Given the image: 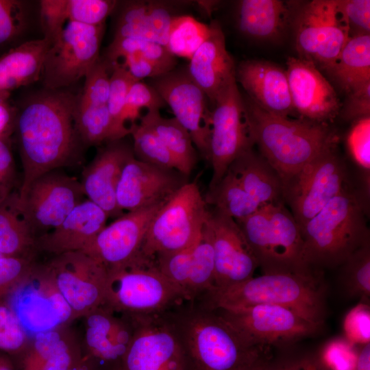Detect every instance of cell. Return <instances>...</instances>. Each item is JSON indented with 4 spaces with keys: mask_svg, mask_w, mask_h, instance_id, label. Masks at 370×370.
Here are the masks:
<instances>
[{
    "mask_svg": "<svg viewBox=\"0 0 370 370\" xmlns=\"http://www.w3.org/2000/svg\"><path fill=\"white\" fill-rule=\"evenodd\" d=\"M78 98L68 90L47 89L22 108L16 121L23 171L18 195L41 175L79 162L83 145L74 121Z\"/></svg>",
    "mask_w": 370,
    "mask_h": 370,
    "instance_id": "1",
    "label": "cell"
},
{
    "mask_svg": "<svg viewBox=\"0 0 370 370\" xmlns=\"http://www.w3.org/2000/svg\"><path fill=\"white\" fill-rule=\"evenodd\" d=\"M180 345L185 370H244L269 352L247 345L214 311L185 301L164 313Z\"/></svg>",
    "mask_w": 370,
    "mask_h": 370,
    "instance_id": "2",
    "label": "cell"
},
{
    "mask_svg": "<svg viewBox=\"0 0 370 370\" xmlns=\"http://www.w3.org/2000/svg\"><path fill=\"white\" fill-rule=\"evenodd\" d=\"M326 288L319 270L269 273L225 287H213L196 301L209 310L232 309L258 304L293 310L323 328L326 315Z\"/></svg>",
    "mask_w": 370,
    "mask_h": 370,
    "instance_id": "3",
    "label": "cell"
},
{
    "mask_svg": "<svg viewBox=\"0 0 370 370\" xmlns=\"http://www.w3.org/2000/svg\"><path fill=\"white\" fill-rule=\"evenodd\" d=\"M244 101L254 143L283 188L320 153L336 146L337 136L328 124L270 113L249 97Z\"/></svg>",
    "mask_w": 370,
    "mask_h": 370,
    "instance_id": "4",
    "label": "cell"
},
{
    "mask_svg": "<svg viewBox=\"0 0 370 370\" xmlns=\"http://www.w3.org/2000/svg\"><path fill=\"white\" fill-rule=\"evenodd\" d=\"M363 197L348 185L300 228L304 257L310 268L340 267L369 242Z\"/></svg>",
    "mask_w": 370,
    "mask_h": 370,
    "instance_id": "5",
    "label": "cell"
},
{
    "mask_svg": "<svg viewBox=\"0 0 370 370\" xmlns=\"http://www.w3.org/2000/svg\"><path fill=\"white\" fill-rule=\"evenodd\" d=\"M235 221L264 274L314 270L305 262L300 227L284 204L262 206Z\"/></svg>",
    "mask_w": 370,
    "mask_h": 370,
    "instance_id": "6",
    "label": "cell"
},
{
    "mask_svg": "<svg viewBox=\"0 0 370 370\" xmlns=\"http://www.w3.org/2000/svg\"><path fill=\"white\" fill-rule=\"evenodd\" d=\"M184 301L153 260L137 256L126 266L108 270L103 306L131 317L160 315Z\"/></svg>",
    "mask_w": 370,
    "mask_h": 370,
    "instance_id": "7",
    "label": "cell"
},
{
    "mask_svg": "<svg viewBox=\"0 0 370 370\" xmlns=\"http://www.w3.org/2000/svg\"><path fill=\"white\" fill-rule=\"evenodd\" d=\"M208 213L196 181L186 182L151 219L138 256L153 260L191 247L200 238Z\"/></svg>",
    "mask_w": 370,
    "mask_h": 370,
    "instance_id": "8",
    "label": "cell"
},
{
    "mask_svg": "<svg viewBox=\"0 0 370 370\" xmlns=\"http://www.w3.org/2000/svg\"><path fill=\"white\" fill-rule=\"evenodd\" d=\"M291 26L299 58L323 70L350 38L340 0L296 3Z\"/></svg>",
    "mask_w": 370,
    "mask_h": 370,
    "instance_id": "9",
    "label": "cell"
},
{
    "mask_svg": "<svg viewBox=\"0 0 370 370\" xmlns=\"http://www.w3.org/2000/svg\"><path fill=\"white\" fill-rule=\"evenodd\" d=\"M214 310L247 345L258 348L292 344L318 334L323 328L293 310L278 305Z\"/></svg>",
    "mask_w": 370,
    "mask_h": 370,
    "instance_id": "10",
    "label": "cell"
},
{
    "mask_svg": "<svg viewBox=\"0 0 370 370\" xmlns=\"http://www.w3.org/2000/svg\"><path fill=\"white\" fill-rule=\"evenodd\" d=\"M104 23L89 25L68 21L46 54L41 78L47 90L69 87L99 60Z\"/></svg>",
    "mask_w": 370,
    "mask_h": 370,
    "instance_id": "11",
    "label": "cell"
},
{
    "mask_svg": "<svg viewBox=\"0 0 370 370\" xmlns=\"http://www.w3.org/2000/svg\"><path fill=\"white\" fill-rule=\"evenodd\" d=\"M254 145L244 98L235 79L217 97L211 107L208 161L212 173L208 189L220 182L239 155Z\"/></svg>",
    "mask_w": 370,
    "mask_h": 370,
    "instance_id": "12",
    "label": "cell"
},
{
    "mask_svg": "<svg viewBox=\"0 0 370 370\" xmlns=\"http://www.w3.org/2000/svg\"><path fill=\"white\" fill-rule=\"evenodd\" d=\"M84 196L79 180L56 169L38 177L12 199L37 239L60 225Z\"/></svg>",
    "mask_w": 370,
    "mask_h": 370,
    "instance_id": "13",
    "label": "cell"
},
{
    "mask_svg": "<svg viewBox=\"0 0 370 370\" xmlns=\"http://www.w3.org/2000/svg\"><path fill=\"white\" fill-rule=\"evenodd\" d=\"M5 297L29 337L73 322L71 310L45 262H37Z\"/></svg>",
    "mask_w": 370,
    "mask_h": 370,
    "instance_id": "14",
    "label": "cell"
},
{
    "mask_svg": "<svg viewBox=\"0 0 370 370\" xmlns=\"http://www.w3.org/2000/svg\"><path fill=\"white\" fill-rule=\"evenodd\" d=\"M347 186L345 164L335 147L320 153L284 186V201L301 228Z\"/></svg>",
    "mask_w": 370,
    "mask_h": 370,
    "instance_id": "15",
    "label": "cell"
},
{
    "mask_svg": "<svg viewBox=\"0 0 370 370\" xmlns=\"http://www.w3.org/2000/svg\"><path fill=\"white\" fill-rule=\"evenodd\" d=\"M45 263L73 321L103 305L108 270L99 260L77 251L53 256Z\"/></svg>",
    "mask_w": 370,
    "mask_h": 370,
    "instance_id": "16",
    "label": "cell"
},
{
    "mask_svg": "<svg viewBox=\"0 0 370 370\" xmlns=\"http://www.w3.org/2000/svg\"><path fill=\"white\" fill-rule=\"evenodd\" d=\"M158 92L174 118L188 132L202 157L208 160L211 108L204 91L193 82L186 69H173L152 79Z\"/></svg>",
    "mask_w": 370,
    "mask_h": 370,
    "instance_id": "17",
    "label": "cell"
},
{
    "mask_svg": "<svg viewBox=\"0 0 370 370\" xmlns=\"http://www.w3.org/2000/svg\"><path fill=\"white\" fill-rule=\"evenodd\" d=\"M82 319V354L92 359L102 370H121L134 336V319L103 305Z\"/></svg>",
    "mask_w": 370,
    "mask_h": 370,
    "instance_id": "18",
    "label": "cell"
},
{
    "mask_svg": "<svg viewBox=\"0 0 370 370\" xmlns=\"http://www.w3.org/2000/svg\"><path fill=\"white\" fill-rule=\"evenodd\" d=\"M205 227L213 249L214 287H225L254 277L258 263L235 220L209 211Z\"/></svg>",
    "mask_w": 370,
    "mask_h": 370,
    "instance_id": "19",
    "label": "cell"
},
{
    "mask_svg": "<svg viewBox=\"0 0 370 370\" xmlns=\"http://www.w3.org/2000/svg\"><path fill=\"white\" fill-rule=\"evenodd\" d=\"M186 177L176 170L149 164L134 156L124 166L118 182L117 206L123 212H130L165 203L188 182Z\"/></svg>",
    "mask_w": 370,
    "mask_h": 370,
    "instance_id": "20",
    "label": "cell"
},
{
    "mask_svg": "<svg viewBox=\"0 0 370 370\" xmlns=\"http://www.w3.org/2000/svg\"><path fill=\"white\" fill-rule=\"evenodd\" d=\"M133 318L135 331L121 370H185L181 349L164 313Z\"/></svg>",
    "mask_w": 370,
    "mask_h": 370,
    "instance_id": "21",
    "label": "cell"
},
{
    "mask_svg": "<svg viewBox=\"0 0 370 370\" xmlns=\"http://www.w3.org/2000/svg\"><path fill=\"white\" fill-rule=\"evenodd\" d=\"M153 260L185 301L198 300L214 286L213 249L205 225L200 238L193 245L158 256Z\"/></svg>",
    "mask_w": 370,
    "mask_h": 370,
    "instance_id": "22",
    "label": "cell"
},
{
    "mask_svg": "<svg viewBox=\"0 0 370 370\" xmlns=\"http://www.w3.org/2000/svg\"><path fill=\"white\" fill-rule=\"evenodd\" d=\"M164 204L124 212L106 225L82 251L108 270L127 265L139 255L149 225Z\"/></svg>",
    "mask_w": 370,
    "mask_h": 370,
    "instance_id": "23",
    "label": "cell"
},
{
    "mask_svg": "<svg viewBox=\"0 0 370 370\" xmlns=\"http://www.w3.org/2000/svg\"><path fill=\"white\" fill-rule=\"evenodd\" d=\"M293 108L301 118L327 124L339 114L342 103L329 81L312 62L289 57L286 69Z\"/></svg>",
    "mask_w": 370,
    "mask_h": 370,
    "instance_id": "24",
    "label": "cell"
},
{
    "mask_svg": "<svg viewBox=\"0 0 370 370\" xmlns=\"http://www.w3.org/2000/svg\"><path fill=\"white\" fill-rule=\"evenodd\" d=\"M134 156L132 147L123 139L109 142L98 150L82 173L84 195L109 218L116 219L124 213L117 206L116 190L124 166Z\"/></svg>",
    "mask_w": 370,
    "mask_h": 370,
    "instance_id": "25",
    "label": "cell"
},
{
    "mask_svg": "<svg viewBox=\"0 0 370 370\" xmlns=\"http://www.w3.org/2000/svg\"><path fill=\"white\" fill-rule=\"evenodd\" d=\"M82 356L79 336L65 325L32 336L11 358L16 370H71Z\"/></svg>",
    "mask_w": 370,
    "mask_h": 370,
    "instance_id": "26",
    "label": "cell"
},
{
    "mask_svg": "<svg viewBox=\"0 0 370 370\" xmlns=\"http://www.w3.org/2000/svg\"><path fill=\"white\" fill-rule=\"evenodd\" d=\"M236 79L263 110L284 116L296 114L286 70L279 66L265 60H245L236 69Z\"/></svg>",
    "mask_w": 370,
    "mask_h": 370,
    "instance_id": "27",
    "label": "cell"
},
{
    "mask_svg": "<svg viewBox=\"0 0 370 370\" xmlns=\"http://www.w3.org/2000/svg\"><path fill=\"white\" fill-rule=\"evenodd\" d=\"M107 213L88 199L76 206L51 231L36 239L38 251L52 256L84 251L107 225Z\"/></svg>",
    "mask_w": 370,
    "mask_h": 370,
    "instance_id": "28",
    "label": "cell"
},
{
    "mask_svg": "<svg viewBox=\"0 0 370 370\" xmlns=\"http://www.w3.org/2000/svg\"><path fill=\"white\" fill-rule=\"evenodd\" d=\"M210 25L209 36L189 60L186 70L206 95L211 108L217 97L236 79V66L226 49L221 25L217 21Z\"/></svg>",
    "mask_w": 370,
    "mask_h": 370,
    "instance_id": "29",
    "label": "cell"
},
{
    "mask_svg": "<svg viewBox=\"0 0 370 370\" xmlns=\"http://www.w3.org/2000/svg\"><path fill=\"white\" fill-rule=\"evenodd\" d=\"M297 2L279 0H243L238 3L237 23L246 37L280 42L292 24Z\"/></svg>",
    "mask_w": 370,
    "mask_h": 370,
    "instance_id": "30",
    "label": "cell"
},
{
    "mask_svg": "<svg viewBox=\"0 0 370 370\" xmlns=\"http://www.w3.org/2000/svg\"><path fill=\"white\" fill-rule=\"evenodd\" d=\"M175 16L163 3L129 2L120 13L114 38H141L166 47Z\"/></svg>",
    "mask_w": 370,
    "mask_h": 370,
    "instance_id": "31",
    "label": "cell"
},
{
    "mask_svg": "<svg viewBox=\"0 0 370 370\" xmlns=\"http://www.w3.org/2000/svg\"><path fill=\"white\" fill-rule=\"evenodd\" d=\"M247 193L260 207L284 204L282 182L271 164L253 148L239 155L230 164Z\"/></svg>",
    "mask_w": 370,
    "mask_h": 370,
    "instance_id": "32",
    "label": "cell"
},
{
    "mask_svg": "<svg viewBox=\"0 0 370 370\" xmlns=\"http://www.w3.org/2000/svg\"><path fill=\"white\" fill-rule=\"evenodd\" d=\"M51 42L42 38L29 40L0 57V100L16 88L38 81Z\"/></svg>",
    "mask_w": 370,
    "mask_h": 370,
    "instance_id": "33",
    "label": "cell"
},
{
    "mask_svg": "<svg viewBox=\"0 0 370 370\" xmlns=\"http://www.w3.org/2000/svg\"><path fill=\"white\" fill-rule=\"evenodd\" d=\"M323 71L346 95L370 84V34L350 38Z\"/></svg>",
    "mask_w": 370,
    "mask_h": 370,
    "instance_id": "34",
    "label": "cell"
},
{
    "mask_svg": "<svg viewBox=\"0 0 370 370\" xmlns=\"http://www.w3.org/2000/svg\"><path fill=\"white\" fill-rule=\"evenodd\" d=\"M139 119L156 133L177 161L180 172L188 177L197 162L188 132L174 117H162L160 110H148Z\"/></svg>",
    "mask_w": 370,
    "mask_h": 370,
    "instance_id": "35",
    "label": "cell"
},
{
    "mask_svg": "<svg viewBox=\"0 0 370 370\" xmlns=\"http://www.w3.org/2000/svg\"><path fill=\"white\" fill-rule=\"evenodd\" d=\"M38 252L35 236L10 197L0 204V255L36 258Z\"/></svg>",
    "mask_w": 370,
    "mask_h": 370,
    "instance_id": "36",
    "label": "cell"
},
{
    "mask_svg": "<svg viewBox=\"0 0 370 370\" xmlns=\"http://www.w3.org/2000/svg\"><path fill=\"white\" fill-rule=\"evenodd\" d=\"M204 199L214 210L235 221L249 217L260 208L230 170L216 186L208 189Z\"/></svg>",
    "mask_w": 370,
    "mask_h": 370,
    "instance_id": "37",
    "label": "cell"
},
{
    "mask_svg": "<svg viewBox=\"0 0 370 370\" xmlns=\"http://www.w3.org/2000/svg\"><path fill=\"white\" fill-rule=\"evenodd\" d=\"M74 121L77 133L84 146H97L120 140L107 105L85 104L77 101Z\"/></svg>",
    "mask_w": 370,
    "mask_h": 370,
    "instance_id": "38",
    "label": "cell"
},
{
    "mask_svg": "<svg viewBox=\"0 0 370 370\" xmlns=\"http://www.w3.org/2000/svg\"><path fill=\"white\" fill-rule=\"evenodd\" d=\"M210 25L190 15H176L171 23L166 49L175 57L190 60L209 36Z\"/></svg>",
    "mask_w": 370,
    "mask_h": 370,
    "instance_id": "39",
    "label": "cell"
},
{
    "mask_svg": "<svg viewBox=\"0 0 370 370\" xmlns=\"http://www.w3.org/2000/svg\"><path fill=\"white\" fill-rule=\"evenodd\" d=\"M340 267L341 281L346 295L369 304L370 243L355 251Z\"/></svg>",
    "mask_w": 370,
    "mask_h": 370,
    "instance_id": "40",
    "label": "cell"
},
{
    "mask_svg": "<svg viewBox=\"0 0 370 370\" xmlns=\"http://www.w3.org/2000/svg\"><path fill=\"white\" fill-rule=\"evenodd\" d=\"M129 128L133 138L132 149L136 159L149 164L180 172L177 161L150 127L139 121L132 124Z\"/></svg>",
    "mask_w": 370,
    "mask_h": 370,
    "instance_id": "41",
    "label": "cell"
},
{
    "mask_svg": "<svg viewBox=\"0 0 370 370\" xmlns=\"http://www.w3.org/2000/svg\"><path fill=\"white\" fill-rule=\"evenodd\" d=\"M106 57L103 60L111 66L119 62V60L129 54H138L151 60L158 62L175 69L177 60L165 47L153 41L136 38H113L106 51Z\"/></svg>",
    "mask_w": 370,
    "mask_h": 370,
    "instance_id": "42",
    "label": "cell"
},
{
    "mask_svg": "<svg viewBox=\"0 0 370 370\" xmlns=\"http://www.w3.org/2000/svg\"><path fill=\"white\" fill-rule=\"evenodd\" d=\"M111 69L107 107L116 135L119 139H123L130 134V130L123 119L126 98L131 86L138 80L131 75L122 63L114 64Z\"/></svg>",
    "mask_w": 370,
    "mask_h": 370,
    "instance_id": "43",
    "label": "cell"
},
{
    "mask_svg": "<svg viewBox=\"0 0 370 370\" xmlns=\"http://www.w3.org/2000/svg\"><path fill=\"white\" fill-rule=\"evenodd\" d=\"M358 352L344 337L334 338L324 344L315 362L319 370H356Z\"/></svg>",
    "mask_w": 370,
    "mask_h": 370,
    "instance_id": "44",
    "label": "cell"
},
{
    "mask_svg": "<svg viewBox=\"0 0 370 370\" xmlns=\"http://www.w3.org/2000/svg\"><path fill=\"white\" fill-rule=\"evenodd\" d=\"M29 338L5 297H0V352L12 356Z\"/></svg>",
    "mask_w": 370,
    "mask_h": 370,
    "instance_id": "45",
    "label": "cell"
},
{
    "mask_svg": "<svg viewBox=\"0 0 370 370\" xmlns=\"http://www.w3.org/2000/svg\"><path fill=\"white\" fill-rule=\"evenodd\" d=\"M166 106V103L152 86L137 81L128 92L123 119L125 124L127 121H131L132 125L140 118L139 112L142 108L160 110Z\"/></svg>",
    "mask_w": 370,
    "mask_h": 370,
    "instance_id": "46",
    "label": "cell"
},
{
    "mask_svg": "<svg viewBox=\"0 0 370 370\" xmlns=\"http://www.w3.org/2000/svg\"><path fill=\"white\" fill-rule=\"evenodd\" d=\"M110 66L103 60H99L85 77V82L78 101L82 103L107 105L110 89Z\"/></svg>",
    "mask_w": 370,
    "mask_h": 370,
    "instance_id": "47",
    "label": "cell"
},
{
    "mask_svg": "<svg viewBox=\"0 0 370 370\" xmlns=\"http://www.w3.org/2000/svg\"><path fill=\"white\" fill-rule=\"evenodd\" d=\"M117 1L110 0H69V21L89 25L103 24Z\"/></svg>",
    "mask_w": 370,
    "mask_h": 370,
    "instance_id": "48",
    "label": "cell"
},
{
    "mask_svg": "<svg viewBox=\"0 0 370 370\" xmlns=\"http://www.w3.org/2000/svg\"><path fill=\"white\" fill-rule=\"evenodd\" d=\"M347 145L352 159L369 177L370 116L354 121L347 136Z\"/></svg>",
    "mask_w": 370,
    "mask_h": 370,
    "instance_id": "49",
    "label": "cell"
},
{
    "mask_svg": "<svg viewBox=\"0 0 370 370\" xmlns=\"http://www.w3.org/2000/svg\"><path fill=\"white\" fill-rule=\"evenodd\" d=\"M344 338L355 346L370 343V306L359 302L346 314L343 321Z\"/></svg>",
    "mask_w": 370,
    "mask_h": 370,
    "instance_id": "50",
    "label": "cell"
},
{
    "mask_svg": "<svg viewBox=\"0 0 370 370\" xmlns=\"http://www.w3.org/2000/svg\"><path fill=\"white\" fill-rule=\"evenodd\" d=\"M40 16L43 38L52 42L69 21V0L40 1Z\"/></svg>",
    "mask_w": 370,
    "mask_h": 370,
    "instance_id": "51",
    "label": "cell"
},
{
    "mask_svg": "<svg viewBox=\"0 0 370 370\" xmlns=\"http://www.w3.org/2000/svg\"><path fill=\"white\" fill-rule=\"evenodd\" d=\"M36 262V258L0 256V297L18 284Z\"/></svg>",
    "mask_w": 370,
    "mask_h": 370,
    "instance_id": "52",
    "label": "cell"
},
{
    "mask_svg": "<svg viewBox=\"0 0 370 370\" xmlns=\"http://www.w3.org/2000/svg\"><path fill=\"white\" fill-rule=\"evenodd\" d=\"M350 38L370 34V1L340 0Z\"/></svg>",
    "mask_w": 370,
    "mask_h": 370,
    "instance_id": "53",
    "label": "cell"
},
{
    "mask_svg": "<svg viewBox=\"0 0 370 370\" xmlns=\"http://www.w3.org/2000/svg\"><path fill=\"white\" fill-rule=\"evenodd\" d=\"M23 10L18 1L0 0V44L16 36L23 25Z\"/></svg>",
    "mask_w": 370,
    "mask_h": 370,
    "instance_id": "54",
    "label": "cell"
},
{
    "mask_svg": "<svg viewBox=\"0 0 370 370\" xmlns=\"http://www.w3.org/2000/svg\"><path fill=\"white\" fill-rule=\"evenodd\" d=\"M338 115L347 121L370 116V84L347 94Z\"/></svg>",
    "mask_w": 370,
    "mask_h": 370,
    "instance_id": "55",
    "label": "cell"
},
{
    "mask_svg": "<svg viewBox=\"0 0 370 370\" xmlns=\"http://www.w3.org/2000/svg\"><path fill=\"white\" fill-rule=\"evenodd\" d=\"M123 59V65L138 81L146 77L153 79L173 70L138 54H129Z\"/></svg>",
    "mask_w": 370,
    "mask_h": 370,
    "instance_id": "56",
    "label": "cell"
},
{
    "mask_svg": "<svg viewBox=\"0 0 370 370\" xmlns=\"http://www.w3.org/2000/svg\"><path fill=\"white\" fill-rule=\"evenodd\" d=\"M15 166L10 147L0 136V204L10 197L14 185Z\"/></svg>",
    "mask_w": 370,
    "mask_h": 370,
    "instance_id": "57",
    "label": "cell"
},
{
    "mask_svg": "<svg viewBox=\"0 0 370 370\" xmlns=\"http://www.w3.org/2000/svg\"><path fill=\"white\" fill-rule=\"evenodd\" d=\"M268 370H319L315 360L304 358L282 362L276 366L269 365Z\"/></svg>",
    "mask_w": 370,
    "mask_h": 370,
    "instance_id": "58",
    "label": "cell"
},
{
    "mask_svg": "<svg viewBox=\"0 0 370 370\" xmlns=\"http://www.w3.org/2000/svg\"><path fill=\"white\" fill-rule=\"evenodd\" d=\"M356 370H370V343L359 347Z\"/></svg>",
    "mask_w": 370,
    "mask_h": 370,
    "instance_id": "59",
    "label": "cell"
},
{
    "mask_svg": "<svg viewBox=\"0 0 370 370\" xmlns=\"http://www.w3.org/2000/svg\"><path fill=\"white\" fill-rule=\"evenodd\" d=\"M71 370H102L90 358L83 355Z\"/></svg>",
    "mask_w": 370,
    "mask_h": 370,
    "instance_id": "60",
    "label": "cell"
},
{
    "mask_svg": "<svg viewBox=\"0 0 370 370\" xmlns=\"http://www.w3.org/2000/svg\"><path fill=\"white\" fill-rule=\"evenodd\" d=\"M5 101L0 100V136H2L1 134L8 127L10 118V111Z\"/></svg>",
    "mask_w": 370,
    "mask_h": 370,
    "instance_id": "61",
    "label": "cell"
},
{
    "mask_svg": "<svg viewBox=\"0 0 370 370\" xmlns=\"http://www.w3.org/2000/svg\"><path fill=\"white\" fill-rule=\"evenodd\" d=\"M269 352L260 357L244 370H268L270 365Z\"/></svg>",
    "mask_w": 370,
    "mask_h": 370,
    "instance_id": "62",
    "label": "cell"
},
{
    "mask_svg": "<svg viewBox=\"0 0 370 370\" xmlns=\"http://www.w3.org/2000/svg\"><path fill=\"white\" fill-rule=\"evenodd\" d=\"M0 370H16L11 356L1 352H0Z\"/></svg>",
    "mask_w": 370,
    "mask_h": 370,
    "instance_id": "63",
    "label": "cell"
}]
</instances>
